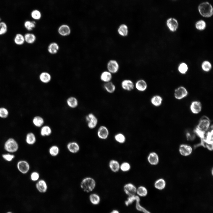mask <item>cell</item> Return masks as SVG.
Instances as JSON below:
<instances>
[{
    "label": "cell",
    "mask_w": 213,
    "mask_h": 213,
    "mask_svg": "<svg viewBox=\"0 0 213 213\" xmlns=\"http://www.w3.org/2000/svg\"><path fill=\"white\" fill-rule=\"evenodd\" d=\"M96 183L95 179L90 176L83 178L80 183L81 188L85 192L88 193L92 192L95 189Z\"/></svg>",
    "instance_id": "cell-1"
},
{
    "label": "cell",
    "mask_w": 213,
    "mask_h": 213,
    "mask_svg": "<svg viewBox=\"0 0 213 213\" xmlns=\"http://www.w3.org/2000/svg\"><path fill=\"white\" fill-rule=\"evenodd\" d=\"M19 144L14 138L10 137L7 139L4 144V150L8 153L13 154L19 150Z\"/></svg>",
    "instance_id": "cell-2"
},
{
    "label": "cell",
    "mask_w": 213,
    "mask_h": 213,
    "mask_svg": "<svg viewBox=\"0 0 213 213\" xmlns=\"http://www.w3.org/2000/svg\"><path fill=\"white\" fill-rule=\"evenodd\" d=\"M198 9L200 14L204 17H210L213 15L212 6L208 2H203L200 4L198 7Z\"/></svg>",
    "instance_id": "cell-3"
},
{
    "label": "cell",
    "mask_w": 213,
    "mask_h": 213,
    "mask_svg": "<svg viewBox=\"0 0 213 213\" xmlns=\"http://www.w3.org/2000/svg\"><path fill=\"white\" fill-rule=\"evenodd\" d=\"M210 122L209 118L206 116H203L200 119L196 129L203 133H205L208 129Z\"/></svg>",
    "instance_id": "cell-4"
},
{
    "label": "cell",
    "mask_w": 213,
    "mask_h": 213,
    "mask_svg": "<svg viewBox=\"0 0 213 213\" xmlns=\"http://www.w3.org/2000/svg\"><path fill=\"white\" fill-rule=\"evenodd\" d=\"M17 168L18 171L23 174H27L30 171V165L29 163L25 160H20L17 163Z\"/></svg>",
    "instance_id": "cell-5"
},
{
    "label": "cell",
    "mask_w": 213,
    "mask_h": 213,
    "mask_svg": "<svg viewBox=\"0 0 213 213\" xmlns=\"http://www.w3.org/2000/svg\"><path fill=\"white\" fill-rule=\"evenodd\" d=\"M85 119L88 128L93 129L96 128L98 123V120L93 113L88 114L85 116Z\"/></svg>",
    "instance_id": "cell-6"
},
{
    "label": "cell",
    "mask_w": 213,
    "mask_h": 213,
    "mask_svg": "<svg viewBox=\"0 0 213 213\" xmlns=\"http://www.w3.org/2000/svg\"><path fill=\"white\" fill-rule=\"evenodd\" d=\"M137 187L133 183H128L123 186V190L128 196L136 194Z\"/></svg>",
    "instance_id": "cell-7"
},
{
    "label": "cell",
    "mask_w": 213,
    "mask_h": 213,
    "mask_svg": "<svg viewBox=\"0 0 213 213\" xmlns=\"http://www.w3.org/2000/svg\"><path fill=\"white\" fill-rule=\"evenodd\" d=\"M97 135L99 138L102 140L106 139L109 135V131L106 127L104 125H101L98 128Z\"/></svg>",
    "instance_id": "cell-8"
},
{
    "label": "cell",
    "mask_w": 213,
    "mask_h": 213,
    "mask_svg": "<svg viewBox=\"0 0 213 213\" xmlns=\"http://www.w3.org/2000/svg\"><path fill=\"white\" fill-rule=\"evenodd\" d=\"M108 71L112 74L117 73L119 69V65L118 62L114 59L109 61L107 64Z\"/></svg>",
    "instance_id": "cell-9"
},
{
    "label": "cell",
    "mask_w": 213,
    "mask_h": 213,
    "mask_svg": "<svg viewBox=\"0 0 213 213\" xmlns=\"http://www.w3.org/2000/svg\"><path fill=\"white\" fill-rule=\"evenodd\" d=\"M35 187L37 190L41 193H45L48 189L47 182L43 179H39L36 182Z\"/></svg>",
    "instance_id": "cell-10"
},
{
    "label": "cell",
    "mask_w": 213,
    "mask_h": 213,
    "mask_svg": "<svg viewBox=\"0 0 213 213\" xmlns=\"http://www.w3.org/2000/svg\"><path fill=\"white\" fill-rule=\"evenodd\" d=\"M188 94V92L185 88L180 86L175 89L174 92L175 98L180 100L186 97Z\"/></svg>",
    "instance_id": "cell-11"
},
{
    "label": "cell",
    "mask_w": 213,
    "mask_h": 213,
    "mask_svg": "<svg viewBox=\"0 0 213 213\" xmlns=\"http://www.w3.org/2000/svg\"><path fill=\"white\" fill-rule=\"evenodd\" d=\"M66 147L68 151L73 154L78 153L80 149V147L79 144L75 141H72L68 142L67 145Z\"/></svg>",
    "instance_id": "cell-12"
},
{
    "label": "cell",
    "mask_w": 213,
    "mask_h": 213,
    "mask_svg": "<svg viewBox=\"0 0 213 213\" xmlns=\"http://www.w3.org/2000/svg\"><path fill=\"white\" fill-rule=\"evenodd\" d=\"M166 24L169 30L172 32H175L178 28V21L177 20L173 18H170L168 19L167 21Z\"/></svg>",
    "instance_id": "cell-13"
},
{
    "label": "cell",
    "mask_w": 213,
    "mask_h": 213,
    "mask_svg": "<svg viewBox=\"0 0 213 213\" xmlns=\"http://www.w3.org/2000/svg\"><path fill=\"white\" fill-rule=\"evenodd\" d=\"M122 88L124 90L130 91L133 90L135 88V85L132 80L130 79H125L121 83Z\"/></svg>",
    "instance_id": "cell-14"
},
{
    "label": "cell",
    "mask_w": 213,
    "mask_h": 213,
    "mask_svg": "<svg viewBox=\"0 0 213 213\" xmlns=\"http://www.w3.org/2000/svg\"><path fill=\"white\" fill-rule=\"evenodd\" d=\"M179 151L180 154L184 156L189 155L192 152V149L191 146L186 144L180 145Z\"/></svg>",
    "instance_id": "cell-15"
},
{
    "label": "cell",
    "mask_w": 213,
    "mask_h": 213,
    "mask_svg": "<svg viewBox=\"0 0 213 213\" xmlns=\"http://www.w3.org/2000/svg\"><path fill=\"white\" fill-rule=\"evenodd\" d=\"M120 164L117 160L112 159L109 162L108 166L110 170L112 172L116 173L120 170Z\"/></svg>",
    "instance_id": "cell-16"
},
{
    "label": "cell",
    "mask_w": 213,
    "mask_h": 213,
    "mask_svg": "<svg viewBox=\"0 0 213 213\" xmlns=\"http://www.w3.org/2000/svg\"><path fill=\"white\" fill-rule=\"evenodd\" d=\"M71 29L69 26L66 24H63L59 28L58 31L61 36H69L71 33Z\"/></svg>",
    "instance_id": "cell-17"
},
{
    "label": "cell",
    "mask_w": 213,
    "mask_h": 213,
    "mask_svg": "<svg viewBox=\"0 0 213 213\" xmlns=\"http://www.w3.org/2000/svg\"><path fill=\"white\" fill-rule=\"evenodd\" d=\"M147 160L150 164L153 165H156L159 162V156L156 152H151L148 156Z\"/></svg>",
    "instance_id": "cell-18"
},
{
    "label": "cell",
    "mask_w": 213,
    "mask_h": 213,
    "mask_svg": "<svg viewBox=\"0 0 213 213\" xmlns=\"http://www.w3.org/2000/svg\"><path fill=\"white\" fill-rule=\"evenodd\" d=\"M135 87L138 91L143 92L147 89V85L144 80L142 79H139L135 83Z\"/></svg>",
    "instance_id": "cell-19"
},
{
    "label": "cell",
    "mask_w": 213,
    "mask_h": 213,
    "mask_svg": "<svg viewBox=\"0 0 213 213\" xmlns=\"http://www.w3.org/2000/svg\"><path fill=\"white\" fill-rule=\"evenodd\" d=\"M190 109L193 114H197L201 111L202 105L201 102L198 101H194L192 102L190 107Z\"/></svg>",
    "instance_id": "cell-20"
},
{
    "label": "cell",
    "mask_w": 213,
    "mask_h": 213,
    "mask_svg": "<svg viewBox=\"0 0 213 213\" xmlns=\"http://www.w3.org/2000/svg\"><path fill=\"white\" fill-rule=\"evenodd\" d=\"M36 135L33 132H29L26 134L25 141L28 145H32L34 144L36 142Z\"/></svg>",
    "instance_id": "cell-21"
},
{
    "label": "cell",
    "mask_w": 213,
    "mask_h": 213,
    "mask_svg": "<svg viewBox=\"0 0 213 213\" xmlns=\"http://www.w3.org/2000/svg\"><path fill=\"white\" fill-rule=\"evenodd\" d=\"M66 102L67 105L71 108H75L78 105L79 103L78 99L73 96H71L67 98Z\"/></svg>",
    "instance_id": "cell-22"
},
{
    "label": "cell",
    "mask_w": 213,
    "mask_h": 213,
    "mask_svg": "<svg viewBox=\"0 0 213 213\" xmlns=\"http://www.w3.org/2000/svg\"><path fill=\"white\" fill-rule=\"evenodd\" d=\"M32 122L35 127L37 128H41L44 125L45 121L42 117L40 116L37 115L33 118Z\"/></svg>",
    "instance_id": "cell-23"
},
{
    "label": "cell",
    "mask_w": 213,
    "mask_h": 213,
    "mask_svg": "<svg viewBox=\"0 0 213 213\" xmlns=\"http://www.w3.org/2000/svg\"><path fill=\"white\" fill-rule=\"evenodd\" d=\"M89 200L91 203L94 205L99 204L101 201L100 196L96 193H91L89 197Z\"/></svg>",
    "instance_id": "cell-24"
},
{
    "label": "cell",
    "mask_w": 213,
    "mask_h": 213,
    "mask_svg": "<svg viewBox=\"0 0 213 213\" xmlns=\"http://www.w3.org/2000/svg\"><path fill=\"white\" fill-rule=\"evenodd\" d=\"M52 133V130L51 127L48 125H43L41 127L40 130V134L42 137L49 136Z\"/></svg>",
    "instance_id": "cell-25"
},
{
    "label": "cell",
    "mask_w": 213,
    "mask_h": 213,
    "mask_svg": "<svg viewBox=\"0 0 213 213\" xmlns=\"http://www.w3.org/2000/svg\"><path fill=\"white\" fill-rule=\"evenodd\" d=\"M40 80L44 83H48L51 79V75L49 73L43 72L40 73L39 75Z\"/></svg>",
    "instance_id": "cell-26"
},
{
    "label": "cell",
    "mask_w": 213,
    "mask_h": 213,
    "mask_svg": "<svg viewBox=\"0 0 213 213\" xmlns=\"http://www.w3.org/2000/svg\"><path fill=\"white\" fill-rule=\"evenodd\" d=\"M112 78V74L108 71L103 72L100 76L101 80L105 83L111 81Z\"/></svg>",
    "instance_id": "cell-27"
},
{
    "label": "cell",
    "mask_w": 213,
    "mask_h": 213,
    "mask_svg": "<svg viewBox=\"0 0 213 213\" xmlns=\"http://www.w3.org/2000/svg\"><path fill=\"white\" fill-rule=\"evenodd\" d=\"M59 49V45L56 42H52L48 46L47 50L51 54H54L57 53Z\"/></svg>",
    "instance_id": "cell-28"
},
{
    "label": "cell",
    "mask_w": 213,
    "mask_h": 213,
    "mask_svg": "<svg viewBox=\"0 0 213 213\" xmlns=\"http://www.w3.org/2000/svg\"><path fill=\"white\" fill-rule=\"evenodd\" d=\"M135 202V207L137 210L143 213H151L149 211L141 205L140 202V197L137 195Z\"/></svg>",
    "instance_id": "cell-29"
},
{
    "label": "cell",
    "mask_w": 213,
    "mask_h": 213,
    "mask_svg": "<svg viewBox=\"0 0 213 213\" xmlns=\"http://www.w3.org/2000/svg\"><path fill=\"white\" fill-rule=\"evenodd\" d=\"M148 193L147 188L143 185H140L137 188L136 194L140 197H145Z\"/></svg>",
    "instance_id": "cell-30"
},
{
    "label": "cell",
    "mask_w": 213,
    "mask_h": 213,
    "mask_svg": "<svg viewBox=\"0 0 213 213\" xmlns=\"http://www.w3.org/2000/svg\"><path fill=\"white\" fill-rule=\"evenodd\" d=\"M117 32L119 35L122 36H127L128 33V26L124 24L120 25L118 28Z\"/></svg>",
    "instance_id": "cell-31"
},
{
    "label": "cell",
    "mask_w": 213,
    "mask_h": 213,
    "mask_svg": "<svg viewBox=\"0 0 213 213\" xmlns=\"http://www.w3.org/2000/svg\"><path fill=\"white\" fill-rule=\"evenodd\" d=\"M25 42L29 44H32L34 43L36 40V37L33 33H28L24 35Z\"/></svg>",
    "instance_id": "cell-32"
},
{
    "label": "cell",
    "mask_w": 213,
    "mask_h": 213,
    "mask_svg": "<svg viewBox=\"0 0 213 213\" xmlns=\"http://www.w3.org/2000/svg\"><path fill=\"white\" fill-rule=\"evenodd\" d=\"M103 87L106 91L110 93H114L116 89L115 85L111 81L105 83Z\"/></svg>",
    "instance_id": "cell-33"
},
{
    "label": "cell",
    "mask_w": 213,
    "mask_h": 213,
    "mask_svg": "<svg viewBox=\"0 0 213 213\" xmlns=\"http://www.w3.org/2000/svg\"><path fill=\"white\" fill-rule=\"evenodd\" d=\"M14 41V43L17 45L21 46L25 43L24 35L20 33H18L15 35Z\"/></svg>",
    "instance_id": "cell-34"
},
{
    "label": "cell",
    "mask_w": 213,
    "mask_h": 213,
    "mask_svg": "<svg viewBox=\"0 0 213 213\" xmlns=\"http://www.w3.org/2000/svg\"><path fill=\"white\" fill-rule=\"evenodd\" d=\"M60 149L58 146L53 145L51 146L49 149V153L50 156L52 157H56L59 154Z\"/></svg>",
    "instance_id": "cell-35"
},
{
    "label": "cell",
    "mask_w": 213,
    "mask_h": 213,
    "mask_svg": "<svg viewBox=\"0 0 213 213\" xmlns=\"http://www.w3.org/2000/svg\"><path fill=\"white\" fill-rule=\"evenodd\" d=\"M166 182L164 180L161 178L157 180L154 184L155 188L159 190H162L166 186Z\"/></svg>",
    "instance_id": "cell-36"
},
{
    "label": "cell",
    "mask_w": 213,
    "mask_h": 213,
    "mask_svg": "<svg viewBox=\"0 0 213 213\" xmlns=\"http://www.w3.org/2000/svg\"><path fill=\"white\" fill-rule=\"evenodd\" d=\"M162 99L161 97L159 95H155L151 99V103L154 106H159L162 104Z\"/></svg>",
    "instance_id": "cell-37"
},
{
    "label": "cell",
    "mask_w": 213,
    "mask_h": 213,
    "mask_svg": "<svg viewBox=\"0 0 213 213\" xmlns=\"http://www.w3.org/2000/svg\"><path fill=\"white\" fill-rule=\"evenodd\" d=\"M114 138L115 141L120 144H123L126 141L125 136L123 134L121 133L116 134L114 135Z\"/></svg>",
    "instance_id": "cell-38"
},
{
    "label": "cell",
    "mask_w": 213,
    "mask_h": 213,
    "mask_svg": "<svg viewBox=\"0 0 213 213\" xmlns=\"http://www.w3.org/2000/svg\"><path fill=\"white\" fill-rule=\"evenodd\" d=\"M24 25L27 30L31 31L36 27V22L33 21L26 20L24 23Z\"/></svg>",
    "instance_id": "cell-39"
},
{
    "label": "cell",
    "mask_w": 213,
    "mask_h": 213,
    "mask_svg": "<svg viewBox=\"0 0 213 213\" xmlns=\"http://www.w3.org/2000/svg\"><path fill=\"white\" fill-rule=\"evenodd\" d=\"M201 68L203 71L208 72L210 71L212 69V65L209 61L205 60L201 63Z\"/></svg>",
    "instance_id": "cell-40"
},
{
    "label": "cell",
    "mask_w": 213,
    "mask_h": 213,
    "mask_svg": "<svg viewBox=\"0 0 213 213\" xmlns=\"http://www.w3.org/2000/svg\"><path fill=\"white\" fill-rule=\"evenodd\" d=\"M131 168L130 164L127 162H124L120 164V170L123 172H127Z\"/></svg>",
    "instance_id": "cell-41"
},
{
    "label": "cell",
    "mask_w": 213,
    "mask_h": 213,
    "mask_svg": "<svg viewBox=\"0 0 213 213\" xmlns=\"http://www.w3.org/2000/svg\"><path fill=\"white\" fill-rule=\"evenodd\" d=\"M195 27L196 29L199 31L204 30L206 27V23L203 20L197 21L195 23Z\"/></svg>",
    "instance_id": "cell-42"
},
{
    "label": "cell",
    "mask_w": 213,
    "mask_h": 213,
    "mask_svg": "<svg viewBox=\"0 0 213 213\" xmlns=\"http://www.w3.org/2000/svg\"><path fill=\"white\" fill-rule=\"evenodd\" d=\"M188 69V65L184 62L180 63L178 67V70L179 72L182 74H185L186 73Z\"/></svg>",
    "instance_id": "cell-43"
},
{
    "label": "cell",
    "mask_w": 213,
    "mask_h": 213,
    "mask_svg": "<svg viewBox=\"0 0 213 213\" xmlns=\"http://www.w3.org/2000/svg\"><path fill=\"white\" fill-rule=\"evenodd\" d=\"M9 115L8 109L4 106L0 107V118L3 119L7 118Z\"/></svg>",
    "instance_id": "cell-44"
},
{
    "label": "cell",
    "mask_w": 213,
    "mask_h": 213,
    "mask_svg": "<svg viewBox=\"0 0 213 213\" xmlns=\"http://www.w3.org/2000/svg\"><path fill=\"white\" fill-rule=\"evenodd\" d=\"M137 196L136 194L128 196L125 201V204L126 206H128L135 201Z\"/></svg>",
    "instance_id": "cell-45"
},
{
    "label": "cell",
    "mask_w": 213,
    "mask_h": 213,
    "mask_svg": "<svg viewBox=\"0 0 213 213\" xmlns=\"http://www.w3.org/2000/svg\"><path fill=\"white\" fill-rule=\"evenodd\" d=\"M1 156L4 160L8 162L12 161L15 157V156L13 154L9 153L3 154Z\"/></svg>",
    "instance_id": "cell-46"
},
{
    "label": "cell",
    "mask_w": 213,
    "mask_h": 213,
    "mask_svg": "<svg viewBox=\"0 0 213 213\" xmlns=\"http://www.w3.org/2000/svg\"><path fill=\"white\" fill-rule=\"evenodd\" d=\"M31 16L33 19L36 20H38L41 18V14L38 10L35 9L31 12Z\"/></svg>",
    "instance_id": "cell-47"
},
{
    "label": "cell",
    "mask_w": 213,
    "mask_h": 213,
    "mask_svg": "<svg viewBox=\"0 0 213 213\" xmlns=\"http://www.w3.org/2000/svg\"><path fill=\"white\" fill-rule=\"evenodd\" d=\"M8 30V27L6 23L4 22H0V36L5 34Z\"/></svg>",
    "instance_id": "cell-48"
},
{
    "label": "cell",
    "mask_w": 213,
    "mask_h": 213,
    "mask_svg": "<svg viewBox=\"0 0 213 213\" xmlns=\"http://www.w3.org/2000/svg\"><path fill=\"white\" fill-rule=\"evenodd\" d=\"M40 177L39 173L36 171L32 172L30 175V180L33 182H37L40 179Z\"/></svg>",
    "instance_id": "cell-49"
},
{
    "label": "cell",
    "mask_w": 213,
    "mask_h": 213,
    "mask_svg": "<svg viewBox=\"0 0 213 213\" xmlns=\"http://www.w3.org/2000/svg\"><path fill=\"white\" fill-rule=\"evenodd\" d=\"M109 213H120V212L118 210L114 209L112 210Z\"/></svg>",
    "instance_id": "cell-50"
},
{
    "label": "cell",
    "mask_w": 213,
    "mask_h": 213,
    "mask_svg": "<svg viewBox=\"0 0 213 213\" xmlns=\"http://www.w3.org/2000/svg\"><path fill=\"white\" fill-rule=\"evenodd\" d=\"M5 213H14L13 212L11 211H8L6 212Z\"/></svg>",
    "instance_id": "cell-51"
},
{
    "label": "cell",
    "mask_w": 213,
    "mask_h": 213,
    "mask_svg": "<svg viewBox=\"0 0 213 213\" xmlns=\"http://www.w3.org/2000/svg\"><path fill=\"white\" fill-rule=\"evenodd\" d=\"M1 18H0V22L1 21Z\"/></svg>",
    "instance_id": "cell-52"
}]
</instances>
